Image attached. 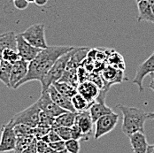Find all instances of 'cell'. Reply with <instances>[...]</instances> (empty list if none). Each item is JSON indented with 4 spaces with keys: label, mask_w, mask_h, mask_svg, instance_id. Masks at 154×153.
<instances>
[{
    "label": "cell",
    "mask_w": 154,
    "mask_h": 153,
    "mask_svg": "<svg viewBox=\"0 0 154 153\" xmlns=\"http://www.w3.org/2000/svg\"><path fill=\"white\" fill-rule=\"evenodd\" d=\"M148 1H149V4H150V5L152 7V10L154 14V0H148Z\"/></svg>",
    "instance_id": "obj_35"
},
{
    "label": "cell",
    "mask_w": 154,
    "mask_h": 153,
    "mask_svg": "<svg viewBox=\"0 0 154 153\" xmlns=\"http://www.w3.org/2000/svg\"><path fill=\"white\" fill-rule=\"evenodd\" d=\"M16 42H17V51L20 59L26 61L30 62L31 60H33L37 56V54L42 50V49L36 48L30 44L27 40L24 39L21 34L16 35Z\"/></svg>",
    "instance_id": "obj_9"
},
{
    "label": "cell",
    "mask_w": 154,
    "mask_h": 153,
    "mask_svg": "<svg viewBox=\"0 0 154 153\" xmlns=\"http://www.w3.org/2000/svg\"><path fill=\"white\" fill-rule=\"evenodd\" d=\"M72 105L75 108V112H83V111H89V109L93 105V103L89 102L86 100L82 95L79 93L75 94L72 98H71Z\"/></svg>",
    "instance_id": "obj_23"
},
{
    "label": "cell",
    "mask_w": 154,
    "mask_h": 153,
    "mask_svg": "<svg viewBox=\"0 0 154 153\" xmlns=\"http://www.w3.org/2000/svg\"><path fill=\"white\" fill-rule=\"evenodd\" d=\"M149 87H150V89H152L154 91V80H152V81L149 84Z\"/></svg>",
    "instance_id": "obj_36"
},
{
    "label": "cell",
    "mask_w": 154,
    "mask_h": 153,
    "mask_svg": "<svg viewBox=\"0 0 154 153\" xmlns=\"http://www.w3.org/2000/svg\"><path fill=\"white\" fill-rule=\"evenodd\" d=\"M52 85L56 88V90L60 93H61L62 95H64L65 96L69 97V98H72L75 94L78 93L77 87H75L74 85L67 83L66 81H59L54 82Z\"/></svg>",
    "instance_id": "obj_21"
},
{
    "label": "cell",
    "mask_w": 154,
    "mask_h": 153,
    "mask_svg": "<svg viewBox=\"0 0 154 153\" xmlns=\"http://www.w3.org/2000/svg\"><path fill=\"white\" fill-rule=\"evenodd\" d=\"M147 119L154 120V112H149V113H147Z\"/></svg>",
    "instance_id": "obj_34"
},
{
    "label": "cell",
    "mask_w": 154,
    "mask_h": 153,
    "mask_svg": "<svg viewBox=\"0 0 154 153\" xmlns=\"http://www.w3.org/2000/svg\"><path fill=\"white\" fill-rule=\"evenodd\" d=\"M13 64L1 60L0 65V81L8 88H10V78Z\"/></svg>",
    "instance_id": "obj_22"
},
{
    "label": "cell",
    "mask_w": 154,
    "mask_h": 153,
    "mask_svg": "<svg viewBox=\"0 0 154 153\" xmlns=\"http://www.w3.org/2000/svg\"><path fill=\"white\" fill-rule=\"evenodd\" d=\"M6 49H12L17 50L16 35L13 31L4 33L0 36V60H2L3 51Z\"/></svg>",
    "instance_id": "obj_19"
},
{
    "label": "cell",
    "mask_w": 154,
    "mask_h": 153,
    "mask_svg": "<svg viewBox=\"0 0 154 153\" xmlns=\"http://www.w3.org/2000/svg\"><path fill=\"white\" fill-rule=\"evenodd\" d=\"M35 103L38 106V107L40 108L41 112L46 113V114L50 115L51 117H53V118H56L59 115H60L62 113H64L65 112H66V110L60 108L53 102V100L51 98V96H50L47 90L41 92L40 97L38 98V100Z\"/></svg>",
    "instance_id": "obj_8"
},
{
    "label": "cell",
    "mask_w": 154,
    "mask_h": 153,
    "mask_svg": "<svg viewBox=\"0 0 154 153\" xmlns=\"http://www.w3.org/2000/svg\"><path fill=\"white\" fill-rule=\"evenodd\" d=\"M136 1H137V2H139V1H142V0H136ZM145 1H148V0H145Z\"/></svg>",
    "instance_id": "obj_39"
},
{
    "label": "cell",
    "mask_w": 154,
    "mask_h": 153,
    "mask_svg": "<svg viewBox=\"0 0 154 153\" xmlns=\"http://www.w3.org/2000/svg\"><path fill=\"white\" fill-rule=\"evenodd\" d=\"M150 77L152 78V80H154V73H152V74L150 75Z\"/></svg>",
    "instance_id": "obj_37"
},
{
    "label": "cell",
    "mask_w": 154,
    "mask_h": 153,
    "mask_svg": "<svg viewBox=\"0 0 154 153\" xmlns=\"http://www.w3.org/2000/svg\"><path fill=\"white\" fill-rule=\"evenodd\" d=\"M0 65H1V60H0Z\"/></svg>",
    "instance_id": "obj_42"
},
{
    "label": "cell",
    "mask_w": 154,
    "mask_h": 153,
    "mask_svg": "<svg viewBox=\"0 0 154 153\" xmlns=\"http://www.w3.org/2000/svg\"><path fill=\"white\" fill-rule=\"evenodd\" d=\"M27 1H28L29 4H30V3H35V0H27Z\"/></svg>",
    "instance_id": "obj_38"
},
{
    "label": "cell",
    "mask_w": 154,
    "mask_h": 153,
    "mask_svg": "<svg viewBox=\"0 0 154 153\" xmlns=\"http://www.w3.org/2000/svg\"><path fill=\"white\" fill-rule=\"evenodd\" d=\"M47 91L49 93L51 98L53 100V102L59 106L60 107L66 110V111H68V112H76L75 108L72 105V102H71V98L69 97H66L64 95H62L61 93L58 91L56 90V88L51 85L49 87V89L47 90Z\"/></svg>",
    "instance_id": "obj_14"
},
{
    "label": "cell",
    "mask_w": 154,
    "mask_h": 153,
    "mask_svg": "<svg viewBox=\"0 0 154 153\" xmlns=\"http://www.w3.org/2000/svg\"><path fill=\"white\" fill-rule=\"evenodd\" d=\"M66 150L67 153H79L81 150V145L79 140L69 139L66 141Z\"/></svg>",
    "instance_id": "obj_26"
},
{
    "label": "cell",
    "mask_w": 154,
    "mask_h": 153,
    "mask_svg": "<svg viewBox=\"0 0 154 153\" xmlns=\"http://www.w3.org/2000/svg\"><path fill=\"white\" fill-rule=\"evenodd\" d=\"M41 110L36 105V103L33 104L29 107L18 112L10 121L13 125H25L30 127H36L39 123Z\"/></svg>",
    "instance_id": "obj_4"
},
{
    "label": "cell",
    "mask_w": 154,
    "mask_h": 153,
    "mask_svg": "<svg viewBox=\"0 0 154 153\" xmlns=\"http://www.w3.org/2000/svg\"><path fill=\"white\" fill-rule=\"evenodd\" d=\"M89 112L94 123L102 116L113 112L112 110L110 107H108L105 102H97V101L93 103L92 106L89 109Z\"/></svg>",
    "instance_id": "obj_18"
},
{
    "label": "cell",
    "mask_w": 154,
    "mask_h": 153,
    "mask_svg": "<svg viewBox=\"0 0 154 153\" xmlns=\"http://www.w3.org/2000/svg\"><path fill=\"white\" fill-rule=\"evenodd\" d=\"M49 0H35V4L39 6V7H43L45 5H46Z\"/></svg>",
    "instance_id": "obj_32"
},
{
    "label": "cell",
    "mask_w": 154,
    "mask_h": 153,
    "mask_svg": "<svg viewBox=\"0 0 154 153\" xmlns=\"http://www.w3.org/2000/svg\"><path fill=\"white\" fill-rule=\"evenodd\" d=\"M123 115L122 130L128 136L137 132H143L144 123L147 120V113L140 108L118 105Z\"/></svg>",
    "instance_id": "obj_2"
},
{
    "label": "cell",
    "mask_w": 154,
    "mask_h": 153,
    "mask_svg": "<svg viewBox=\"0 0 154 153\" xmlns=\"http://www.w3.org/2000/svg\"><path fill=\"white\" fill-rule=\"evenodd\" d=\"M49 146L51 150L55 151H65L66 150V142L60 140L58 142H51L49 143Z\"/></svg>",
    "instance_id": "obj_28"
},
{
    "label": "cell",
    "mask_w": 154,
    "mask_h": 153,
    "mask_svg": "<svg viewBox=\"0 0 154 153\" xmlns=\"http://www.w3.org/2000/svg\"><path fill=\"white\" fill-rule=\"evenodd\" d=\"M130 140V144L132 147V151L134 153H145L147 147H148V142L145 135L143 132H137L132 134L131 136H128Z\"/></svg>",
    "instance_id": "obj_15"
},
{
    "label": "cell",
    "mask_w": 154,
    "mask_h": 153,
    "mask_svg": "<svg viewBox=\"0 0 154 153\" xmlns=\"http://www.w3.org/2000/svg\"><path fill=\"white\" fill-rule=\"evenodd\" d=\"M152 73H154V51L145 61L139 65L135 78L133 80V83L137 85L138 87L139 92L143 91V81L145 77L150 75Z\"/></svg>",
    "instance_id": "obj_10"
},
{
    "label": "cell",
    "mask_w": 154,
    "mask_h": 153,
    "mask_svg": "<svg viewBox=\"0 0 154 153\" xmlns=\"http://www.w3.org/2000/svg\"><path fill=\"white\" fill-rule=\"evenodd\" d=\"M12 153H17V152H15V151H14V152H12Z\"/></svg>",
    "instance_id": "obj_40"
},
{
    "label": "cell",
    "mask_w": 154,
    "mask_h": 153,
    "mask_svg": "<svg viewBox=\"0 0 154 153\" xmlns=\"http://www.w3.org/2000/svg\"><path fill=\"white\" fill-rule=\"evenodd\" d=\"M137 8H138L137 21L144 20L147 22L154 23V14L149 4V1L142 0L137 2Z\"/></svg>",
    "instance_id": "obj_16"
},
{
    "label": "cell",
    "mask_w": 154,
    "mask_h": 153,
    "mask_svg": "<svg viewBox=\"0 0 154 153\" xmlns=\"http://www.w3.org/2000/svg\"><path fill=\"white\" fill-rule=\"evenodd\" d=\"M17 144V135L14 130V126L11 121L5 124L1 127L0 137V153L14 151Z\"/></svg>",
    "instance_id": "obj_6"
},
{
    "label": "cell",
    "mask_w": 154,
    "mask_h": 153,
    "mask_svg": "<svg viewBox=\"0 0 154 153\" xmlns=\"http://www.w3.org/2000/svg\"><path fill=\"white\" fill-rule=\"evenodd\" d=\"M14 5L18 10H25L28 8L29 3L27 0H14Z\"/></svg>",
    "instance_id": "obj_31"
},
{
    "label": "cell",
    "mask_w": 154,
    "mask_h": 153,
    "mask_svg": "<svg viewBox=\"0 0 154 153\" xmlns=\"http://www.w3.org/2000/svg\"><path fill=\"white\" fill-rule=\"evenodd\" d=\"M2 60L5 61L9 62L11 64H14L19 60H20V57L16 50H12V49H6L3 51L2 54Z\"/></svg>",
    "instance_id": "obj_24"
},
{
    "label": "cell",
    "mask_w": 154,
    "mask_h": 153,
    "mask_svg": "<svg viewBox=\"0 0 154 153\" xmlns=\"http://www.w3.org/2000/svg\"><path fill=\"white\" fill-rule=\"evenodd\" d=\"M145 153H154V144L148 145L147 150H146V152Z\"/></svg>",
    "instance_id": "obj_33"
},
{
    "label": "cell",
    "mask_w": 154,
    "mask_h": 153,
    "mask_svg": "<svg viewBox=\"0 0 154 153\" xmlns=\"http://www.w3.org/2000/svg\"><path fill=\"white\" fill-rule=\"evenodd\" d=\"M103 79L105 84L110 87L112 84L121 82L123 80V72L113 66H108L104 70Z\"/></svg>",
    "instance_id": "obj_17"
},
{
    "label": "cell",
    "mask_w": 154,
    "mask_h": 153,
    "mask_svg": "<svg viewBox=\"0 0 154 153\" xmlns=\"http://www.w3.org/2000/svg\"><path fill=\"white\" fill-rule=\"evenodd\" d=\"M100 91L101 90L99 87L91 81H85L79 83L77 86V92L91 103H94L96 101Z\"/></svg>",
    "instance_id": "obj_13"
},
{
    "label": "cell",
    "mask_w": 154,
    "mask_h": 153,
    "mask_svg": "<svg viewBox=\"0 0 154 153\" xmlns=\"http://www.w3.org/2000/svg\"><path fill=\"white\" fill-rule=\"evenodd\" d=\"M119 115L117 113L112 112L110 114L102 116L95 122V135L94 138L96 140L107 135L112 131L116 125L118 124Z\"/></svg>",
    "instance_id": "obj_7"
},
{
    "label": "cell",
    "mask_w": 154,
    "mask_h": 153,
    "mask_svg": "<svg viewBox=\"0 0 154 153\" xmlns=\"http://www.w3.org/2000/svg\"><path fill=\"white\" fill-rule=\"evenodd\" d=\"M29 62L26 61L22 59L13 64L10 78V88L14 89L16 85L27 75L29 71Z\"/></svg>",
    "instance_id": "obj_12"
},
{
    "label": "cell",
    "mask_w": 154,
    "mask_h": 153,
    "mask_svg": "<svg viewBox=\"0 0 154 153\" xmlns=\"http://www.w3.org/2000/svg\"><path fill=\"white\" fill-rule=\"evenodd\" d=\"M77 49L78 48H75L71 51L64 54L55 62V64L52 66V67L50 69L48 74L41 81V84H42V91L41 92L46 91L50 86H51L54 82L59 81L61 79V77L63 76V75L66 69L67 63L70 60L73 54L76 51Z\"/></svg>",
    "instance_id": "obj_3"
},
{
    "label": "cell",
    "mask_w": 154,
    "mask_h": 153,
    "mask_svg": "<svg viewBox=\"0 0 154 153\" xmlns=\"http://www.w3.org/2000/svg\"><path fill=\"white\" fill-rule=\"evenodd\" d=\"M20 34L25 40H27L30 44L36 48L45 49L48 47L45 39V26L44 23H36L31 25Z\"/></svg>",
    "instance_id": "obj_5"
},
{
    "label": "cell",
    "mask_w": 154,
    "mask_h": 153,
    "mask_svg": "<svg viewBox=\"0 0 154 153\" xmlns=\"http://www.w3.org/2000/svg\"><path fill=\"white\" fill-rule=\"evenodd\" d=\"M75 48V47L72 46H48L45 49H42L37 56L29 62L27 75L16 85L14 89H18L32 81H38L41 82L55 62L64 54L71 51Z\"/></svg>",
    "instance_id": "obj_1"
},
{
    "label": "cell",
    "mask_w": 154,
    "mask_h": 153,
    "mask_svg": "<svg viewBox=\"0 0 154 153\" xmlns=\"http://www.w3.org/2000/svg\"><path fill=\"white\" fill-rule=\"evenodd\" d=\"M72 139H76V140H81L82 139V133L80 129V127L77 126L76 124H75L72 127Z\"/></svg>",
    "instance_id": "obj_30"
},
{
    "label": "cell",
    "mask_w": 154,
    "mask_h": 153,
    "mask_svg": "<svg viewBox=\"0 0 154 153\" xmlns=\"http://www.w3.org/2000/svg\"><path fill=\"white\" fill-rule=\"evenodd\" d=\"M80 127L82 133V140L87 141L90 139L91 134L93 130V122L89 111L76 112H75V123Z\"/></svg>",
    "instance_id": "obj_11"
},
{
    "label": "cell",
    "mask_w": 154,
    "mask_h": 153,
    "mask_svg": "<svg viewBox=\"0 0 154 153\" xmlns=\"http://www.w3.org/2000/svg\"><path fill=\"white\" fill-rule=\"evenodd\" d=\"M1 35H2V34H0V36H1Z\"/></svg>",
    "instance_id": "obj_41"
},
{
    "label": "cell",
    "mask_w": 154,
    "mask_h": 153,
    "mask_svg": "<svg viewBox=\"0 0 154 153\" xmlns=\"http://www.w3.org/2000/svg\"><path fill=\"white\" fill-rule=\"evenodd\" d=\"M54 120H55V118L51 117L50 115H48L46 113L41 112H40V118H39L38 126L51 128V127H52V125H53V123H54Z\"/></svg>",
    "instance_id": "obj_27"
},
{
    "label": "cell",
    "mask_w": 154,
    "mask_h": 153,
    "mask_svg": "<svg viewBox=\"0 0 154 153\" xmlns=\"http://www.w3.org/2000/svg\"><path fill=\"white\" fill-rule=\"evenodd\" d=\"M75 112L66 111L64 113H62L55 118L51 128L56 127H72L75 125Z\"/></svg>",
    "instance_id": "obj_20"
},
{
    "label": "cell",
    "mask_w": 154,
    "mask_h": 153,
    "mask_svg": "<svg viewBox=\"0 0 154 153\" xmlns=\"http://www.w3.org/2000/svg\"><path fill=\"white\" fill-rule=\"evenodd\" d=\"M52 129H54L58 133L60 137L61 138V140L65 141V142L69 140V139H72V129H71V127H53Z\"/></svg>",
    "instance_id": "obj_25"
},
{
    "label": "cell",
    "mask_w": 154,
    "mask_h": 153,
    "mask_svg": "<svg viewBox=\"0 0 154 153\" xmlns=\"http://www.w3.org/2000/svg\"><path fill=\"white\" fill-rule=\"evenodd\" d=\"M47 138H48V143L54 142H58V141H60L61 140V138L60 137V136L58 135V133L54 129H52V128L47 134Z\"/></svg>",
    "instance_id": "obj_29"
}]
</instances>
